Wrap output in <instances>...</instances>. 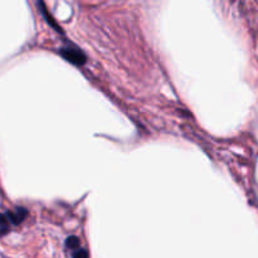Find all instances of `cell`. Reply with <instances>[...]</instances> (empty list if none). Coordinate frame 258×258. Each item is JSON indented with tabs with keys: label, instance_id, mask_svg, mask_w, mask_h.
Instances as JSON below:
<instances>
[{
	"label": "cell",
	"instance_id": "obj_3",
	"mask_svg": "<svg viewBox=\"0 0 258 258\" xmlns=\"http://www.w3.org/2000/svg\"><path fill=\"white\" fill-rule=\"evenodd\" d=\"M10 229V222L8 219L7 214L0 213V236H4L9 232Z\"/></svg>",
	"mask_w": 258,
	"mask_h": 258
},
{
	"label": "cell",
	"instance_id": "obj_2",
	"mask_svg": "<svg viewBox=\"0 0 258 258\" xmlns=\"http://www.w3.org/2000/svg\"><path fill=\"white\" fill-rule=\"evenodd\" d=\"M7 217H8V219H9L10 223L18 224V223H20L22 221H24V218L27 217V211L23 208H19L14 212H9V213L7 214Z\"/></svg>",
	"mask_w": 258,
	"mask_h": 258
},
{
	"label": "cell",
	"instance_id": "obj_4",
	"mask_svg": "<svg viewBox=\"0 0 258 258\" xmlns=\"http://www.w3.org/2000/svg\"><path fill=\"white\" fill-rule=\"evenodd\" d=\"M67 247L71 249H76L77 251L78 247H80V241H78V238H76V237H70V238L67 239Z\"/></svg>",
	"mask_w": 258,
	"mask_h": 258
},
{
	"label": "cell",
	"instance_id": "obj_1",
	"mask_svg": "<svg viewBox=\"0 0 258 258\" xmlns=\"http://www.w3.org/2000/svg\"><path fill=\"white\" fill-rule=\"evenodd\" d=\"M60 54L68 60V62L73 63V64L81 66L86 62V55L82 50L77 49V48H62L60 49Z\"/></svg>",
	"mask_w": 258,
	"mask_h": 258
},
{
	"label": "cell",
	"instance_id": "obj_5",
	"mask_svg": "<svg viewBox=\"0 0 258 258\" xmlns=\"http://www.w3.org/2000/svg\"><path fill=\"white\" fill-rule=\"evenodd\" d=\"M73 258H88V253L85 249H77V251L73 253Z\"/></svg>",
	"mask_w": 258,
	"mask_h": 258
}]
</instances>
